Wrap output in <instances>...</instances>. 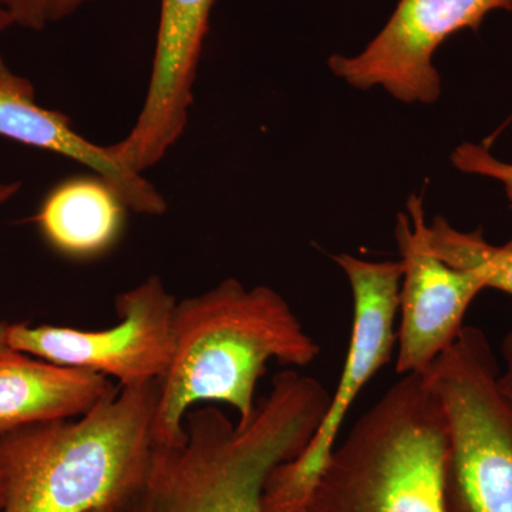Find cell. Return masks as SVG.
Here are the masks:
<instances>
[{"label": "cell", "instance_id": "cell-1", "mask_svg": "<svg viewBox=\"0 0 512 512\" xmlns=\"http://www.w3.org/2000/svg\"><path fill=\"white\" fill-rule=\"evenodd\" d=\"M170 366L158 382L153 423L156 447L181 446L195 404H229L244 424L255 412L256 383L269 360L305 367L320 355L281 293L245 288L237 279L177 303Z\"/></svg>", "mask_w": 512, "mask_h": 512}, {"label": "cell", "instance_id": "cell-2", "mask_svg": "<svg viewBox=\"0 0 512 512\" xmlns=\"http://www.w3.org/2000/svg\"><path fill=\"white\" fill-rule=\"evenodd\" d=\"M330 396L315 377L278 373L247 423L214 407L185 417L181 446L156 447L126 512H262L266 478L306 447Z\"/></svg>", "mask_w": 512, "mask_h": 512}, {"label": "cell", "instance_id": "cell-3", "mask_svg": "<svg viewBox=\"0 0 512 512\" xmlns=\"http://www.w3.org/2000/svg\"><path fill=\"white\" fill-rule=\"evenodd\" d=\"M158 382L119 387L76 420L29 424L0 436V512L126 508L153 456Z\"/></svg>", "mask_w": 512, "mask_h": 512}, {"label": "cell", "instance_id": "cell-4", "mask_svg": "<svg viewBox=\"0 0 512 512\" xmlns=\"http://www.w3.org/2000/svg\"><path fill=\"white\" fill-rule=\"evenodd\" d=\"M447 423L424 375L400 376L333 450L302 512H446Z\"/></svg>", "mask_w": 512, "mask_h": 512}, {"label": "cell", "instance_id": "cell-5", "mask_svg": "<svg viewBox=\"0 0 512 512\" xmlns=\"http://www.w3.org/2000/svg\"><path fill=\"white\" fill-rule=\"evenodd\" d=\"M423 375L446 416V512H512V400L483 330L463 326Z\"/></svg>", "mask_w": 512, "mask_h": 512}, {"label": "cell", "instance_id": "cell-6", "mask_svg": "<svg viewBox=\"0 0 512 512\" xmlns=\"http://www.w3.org/2000/svg\"><path fill=\"white\" fill-rule=\"evenodd\" d=\"M353 299L348 355L335 393L318 429L301 453L271 471L262 494V512H302L311 500L350 407L372 377L390 362L396 345V319L402 288V261H367L338 254Z\"/></svg>", "mask_w": 512, "mask_h": 512}, {"label": "cell", "instance_id": "cell-7", "mask_svg": "<svg viewBox=\"0 0 512 512\" xmlns=\"http://www.w3.org/2000/svg\"><path fill=\"white\" fill-rule=\"evenodd\" d=\"M177 302L153 275L116 299L120 322L110 329L5 325L6 345L56 365L114 377L120 387L160 382L174 349Z\"/></svg>", "mask_w": 512, "mask_h": 512}, {"label": "cell", "instance_id": "cell-8", "mask_svg": "<svg viewBox=\"0 0 512 512\" xmlns=\"http://www.w3.org/2000/svg\"><path fill=\"white\" fill-rule=\"evenodd\" d=\"M512 0H400L375 39L355 56L329 57L330 72L359 90L382 87L406 104H433L441 93L437 49L461 30L477 32Z\"/></svg>", "mask_w": 512, "mask_h": 512}, {"label": "cell", "instance_id": "cell-9", "mask_svg": "<svg viewBox=\"0 0 512 512\" xmlns=\"http://www.w3.org/2000/svg\"><path fill=\"white\" fill-rule=\"evenodd\" d=\"M426 225L423 198L413 194L396 222L403 264L396 330L399 376L423 375L453 345L471 303L487 289L480 272L454 268L431 251Z\"/></svg>", "mask_w": 512, "mask_h": 512}, {"label": "cell", "instance_id": "cell-10", "mask_svg": "<svg viewBox=\"0 0 512 512\" xmlns=\"http://www.w3.org/2000/svg\"><path fill=\"white\" fill-rule=\"evenodd\" d=\"M215 2L161 0L146 99L130 133L109 146L113 157L134 173L160 163L183 137Z\"/></svg>", "mask_w": 512, "mask_h": 512}, {"label": "cell", "instance_id": "cell-11", "mask_svg": "<svg viewBox=\"0 0 512 512\" xmlns=\"http://www.w3.org/2000/svg\"><path fill=\"white\" fill-rule=\"evenodd\" d=\"M0 136L59 154L90 168L119 191L128 210L143 215H163L167 211V201L143 174L120 164L109 147L94 144L77 133L66 114L40 106L30 80L13 72L2 56Z\"/></svg>", "mask_w": 512, "mask_h": 512}, {"label": "cell", "instance_id": "cell-12", "mask_svg": "<svg viewBox=\"0 0 512 512\" xmlns=\"http://www.w3.org/2000/svg\"><path fill=\"white\" fill-rule=\"evenodd\" d=\"M119 390L89 370L0 353V436L45 421L77 419Z\"/></svg>", "mask_w": 512, "mask_h": 512}, {"label": "cell", "instance_id": "cell-13", "mask_svg": "<svg viewBox=\"0 0 512 512\" xmlns=\"http://www.w3.org/2000/svg\"><path fill=\"white\" fill-rule=\"evenodd\" d=\"M126 202L100 175H77L46 195L36 222L60 255L89 261L116 247L126 227Z\"/></svg>", "mask_w": 512, "mask_h": 512}, {"label": "cell", "instance_id": "cell-14", "mask_svg": "<svg viewBox=\"0 0 512 512\" xmlns=\"http://www.w3.org/2000/svg\"><path fill=\"white\" fill-rule=\"evenodd\" d=\"M427 244L446 264L474 269L484 276L487 288L512 296V241L504 247L485 241L483 231H458L444 217L426 225Z\"/></svg>", "mask_w": 512, "mask_h": 512}, {"label": "cell", "instance_id": "cell-15", "mask_svg": "<svg viewBox=\"0 0 512 512\" xmlns=\"http://www.w3.org/2000/svg\"><path fill=\"white\" fill-rule=\"evenodd\" d=\"M451 163L461 173L498 181L503 185L508 200L512 202V163L498 160L487 147L463 143L451 154Z\"/></svg>", "mask_w": 512, "mask_h": 512}, {"label": "cell", "instance_id": "cell-16", "mask_svg": "<svg viewBox=\"0 0 512 512\" xmlns=\"http://www.w3.org/2000/svg\"><path fill=\"white\" fill-rule=\"evenodd\" d=\"M15 25L40 32L49 22V0H0Z\"/></svg>", "mask_w": 512, "mask_h": 512}, {"label": "cell", "instance_id": "cell-17", "mask_svg": "<svg viewBox=\"0 0 512 512\" xmlns=\"http://www.w3.org/2000/svg\"><path fill=\"white\" fill-rule=\"evenodd\" d=\"M501 353H503L505 369L498 376V386H500L501 392L512 400V330L507 333L501 343Z\"/></svg>", "mask_w": 512, "mask_h": 512}, {"label": "cell", "instance_id": "cell-18", "mask_svg": "<svg viewBox=\"0 0 512 512\" xmlns=\"http://www.w3.org/2000/svg\"><path fill=\"white\" fill-rule=\"evenodd\" d=\"M96 0H49V22H57L73 15L77 9Z\"/></svg>", "mask_w": 512, "mask_h": 512}, {"label": "cell", "instance_id": "cell-19", "mask_svg": "<svg viewBox=\"0 0 512 512\" xmlns=\"http://www.w3.org/2000/svg\"><path fill=\"white\" fill-rule=\"evenodd\" d=\"M20 187H22V185H20L19 181H9V183H2V181H0V207L12 200V198L18 194ZM8 349L10 348L6 345L5 323H0V353Z\"/></svg>", "mask_w": 512, "mask_h": 512}, {"label": "cell", "instance_id": "cell-20", "mask_svg": "<svg viewBox=\"0 0 512 512\" xmlns=\"http://www.w3.org/2000/svg\"><path fill=\"white\" fill-rule=\"evenodd\" d=\"M12 25H15V23H13L9 13L0 6V33L5 32V30L10 28Z\"/></svg>", "mask_w": 512, "mask_h": 512}, {"label": "cell", "instance_id": "cell-21", "mask_svg": "<svg viewBox=\"0 0 512 512\" xmlns=\"http://www.w3.org/2000/svg\"><path fill=\"white\" fill-rule=\"evenodd\" d=\"M90 512H126V508H120V507H101L96 508V510L90 511Z\"/></svg>", "mask_w": 512, "mask_h": 512}, {"label": "cell", "instance_id": "cell-22", "mask_svg": "<svg viewBox=\"0 0 512 512\" xmlns=\"http://www.w3.org/2000/svg\"><path fill=\"white\" fill-rule=\"evenodd\" d=\"M3 503V485H2V477H0V507H2Z\"/></svg>", "mask_w": 512, "mask_h": 512}]
</instances>
